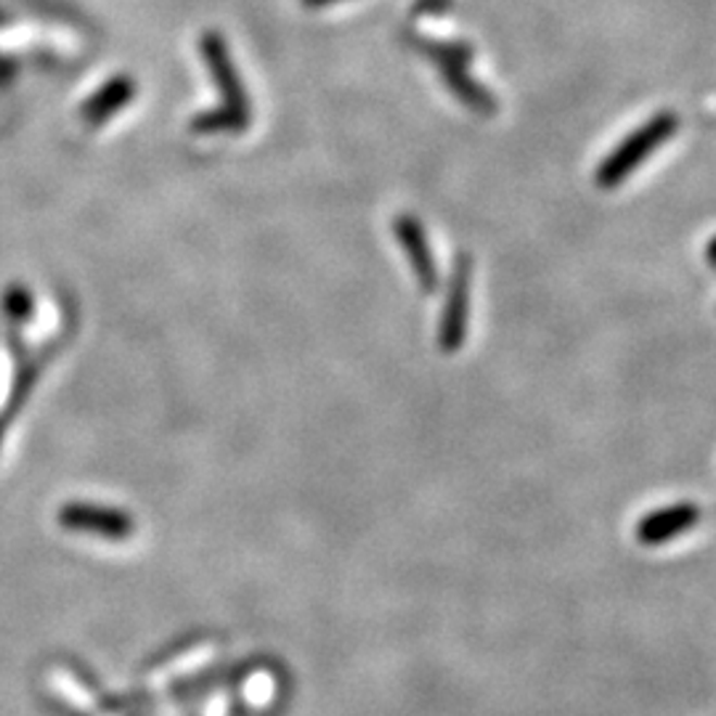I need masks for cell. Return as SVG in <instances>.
I'll return each mask as SVG.
<instances>
[{"label": "cell", "mask_w": 716, "mask_h": 716, "mask_svg": "<svg viewBox=\"0 0 716 716\" xmlns=\"http://www.w3.org/2000/svg\"><path fill=\"white\" fill-rule=\"evenodd\" d=\"M701 507L695 502H674L666 507L642 515L635 526V539L640 547H664L669 541L684 537L701 523Z\"/></svg>", "instance_id": "277c9868"}, {"label": "cell", "mask_w": 716, "mask_h": 716, "mask_svg": "<svg viewBox=\"0 0 716 716\" xmlns=\"http://www.w3.org/2000/svg\"><path fill=\"white\" fill-rule=\"evenodd\" d=\"M134 96H136V86L130 77H112L104 88L96 90L86 104H83L80 110L83 120H86L88 125L104 123V120L112 117L114 112L123 110Z\"/></svg>", "instance_id": "8992f818"}, {"label": "cell", "mask_w": 716, "mask_h": 716, "mask_svg": "<svg viewBox=\"0 0 716 716\" xmlns=\"http://www.w3.org/2000/svg\"><path fill=\"white\" fill-rule=\"evenodd\" d=\"M470 285H473V261L467 252H462L454 261L451 281L447 290V303H443L441 322H438V351L454 356L462 351L467 340V327H470Z\"/></svg>", "instance_id": "7a4b0ae2"}, {"label": "cell", "mask_w": 716, "mask_h": 716, "mask_svg": "<svg viewBox=\"0 0 716 716\" xmlns=\"http://www.w3.org/2000/svg\"><path fill=\"white\" fill-rule=\"evenodd\" d=\"M300 3H303L305 9H324V5L340 3V0H300Z\"/></svg>", "instance_id": "52a82bcc"}, {"label": "cell", "mask_w": 716, "mask_h": 716, "mask_svg": "<svg viewBox=\"0 0 716 716\" xmlns=\"http://www.w3.org/2000/svg\"><path fill=\"white\" fill-rule=\"evenodd\" d=\"M706 261H708V266L716 268V239L714 242H708V247H706Z\"/></svg>", "instance_id": "ba28073f"}, {"label": "cell", "mask_w": 716, "mask_h": 716, "mask_svg": "<svg viewBox=\"0 0 716 716\" xmlns=\"http://www.w3.org/2000/svg\"><path fill=\"white\" fill-rule=\"evenodd\" d=\"M200 51L204 62H208L210 75H213L215 88L224 96V110L231 114L242 128H247V125H250V99H247V90L242 88V83H239L231 56H228L226 40L215 33L202 35Z\"/></svg>", "instance_id": "3957f363"}, {"label": "cell", "mask_w": 716, "mask_h": 716, "mask_svg": "<svg viewBox=\"0 0 716 716\" xmlns=\"http://www.w3.org/2000/svg\"><path fill=\"white\" fill-rule=\"evenodd\" d=\"M395 237H399L403 252H406V261L414 271L419 290L425 294L436 292L438 285H441V274H438L436 255H432L430 244H427L423 224L412 218V215H399L395 218Z\"/></svg>", "instance_id": "5b68a950"}, {"label": "cell", "mask_w": 716, "mask_h": 716, "mask_svg": "<svg viewBox=\"0 0 716 716\" xmlns=\"http://www.w3.org/2000/svg\"><path fill=\"white\" fill-rule=\"evenodd\" d=\"M677 114H658V117H653L650 123L642 125L635 136H629L627 141L600 165L598 186L613 189V186L621 184L624 178H629L642 160H648L666 138L677 134Z\"/></svg>", "instance_id": "6da1fadb"}]
</instances>
